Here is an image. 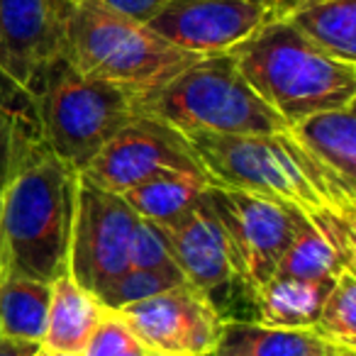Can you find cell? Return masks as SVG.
Wrapping results in <instances>:
<instances>
[{
  "label": "cell",
  "mask_w": 356,
  "mask_h": 356,
  "mask_svg": "<svg viewBox=\"0 0 356 356\" xmlns=\"http://www.w3.org/2000/svg\"><path fill=\"white\" fill-rule=\"evenodd\" d=\"M210 181L296 205L310 220L337 215L356 222V186L317 161L291 129L276 134L188 132Z\"/></svg>",
  "instance_id": "6da1fadb"
},
{
  "label": "cell",
  "mask_w": 356,
  "mask_h": 356,
  "mask_svg": "<svg viewBox=\"0 0 356 356\" xmlns=\"http://www.w3.org/2000/svg\"><path fill=\"white\" fill-rule=\"evenodd\" d=\"M81 173L40 134H25L0 191V229L10 268L42 283L69 273Z\"/></svg>",
  "instance_id": "7a4b0ae2"
},
{
  "label": "cell",
  "mask_w": 356,
  "mask_h": 356,
  "mask_svg": "<svg viewBox=\"0 0 356 356\" xmlns=\"http://www.w3.org/2000/svg\"><path fill=\"white\" fill-rule=\"evenodd\" d=\"M227 54L259 98L291 127L356 100V64L322 51L288 20L268 22Z\"/></svg>",
  "instance_id": "3957f363"
},
{
  "label": "cell",
  "mask_w": 356,
  "mask_h": 356,
  "mask_svg": "<svg viewBox=\"0 0 356 356\" xmlns=\"http://www.w3.org/2000/svg\"><path fill=\"white\" fill-rule=\"evenodd\" d=\"M61 54L86 79L132 90L137 103L200 59L98 0L74 3Z\"/></svg>",
  "instance_id": "277c9868"
},
{
  "label": "cell",
  "mask_w": 356,
  "mask_h": 356,
  "mask_svg": "<svg viewBox=\"0 0 356 356\" xmlns=\"http://www.w3.org/2000/svg\"><path fill=\"white\" fill-rule=\"evenodd\" d=\"M181 134H276L291 124L244 81L229 54L200 56L176 79L137 103Z\"/></svg>",
  "instance_id": "5b68a950"
},
{
  "label": "cell",
  "mask_w": 356,
  "mask_h": 356,
  "mask_svg": "<svg viewBox=\"0 0 356 356\" xmlns=\"http://www.w3.org/2000/svg\"><path fill=\"white\" fill-rule=\"evenodd\" d=\"M30 95L42 142L79 173L137 115L132 90L86 79L64 54L44 66Z\"/></svg>",
  "instance_id": "8992f818"
},
{
  "label": "cell",
  "mask_w": 356,
  "mask_h": 356,
  "mask_svg": "<svg viewBox=\"0 0 356 356\" xmlns=\"http://www.w3.org/2000/svg\"><path fill=\"white\" fill-rule=\"evenodd\" d=\"M213 213L227 229L242 283L257 296L276 273L286 249L310 218L296 205L266 195L210 184L205 188Z\"/></svg>",
  "instance_id": "52a82bcc"
},
{
  "label": "cell",
  "mask_w": 356,
  "mask_h": 356,
  "mask_svg": "<svg viewBox=\"0 0 356 356\" xmlns=\"http://www.w3.org/2000/svg\"><path fill=\"white\" fill-rule=\"evenodd\" d=\"M137 222L139 215L122 195L110 193L81 176L69 254V273L74 281L86 291L98 293L127 271Z\"/></svg>",
  "instance_id": "ba28073f"
},
{
  "label": "cell",
  "mask_w": 356,
  "mask_h": 356,
  "mask_svg": "<svg viewBox=\"0 0 356 356\" xmlns=\"http://www.w3.org/2000/svg\"><path fill=\"white\" fill-rule=\"evenodd\" d=\"M166 171L205 176L188 139L152 115L137 113L81 171L95 186L122 195L137 184ZM213 184V181H210Z\"/></svg>",
  "instance_id": "9c48e42d"
},
{
  "label": "cell",
  "mask_w": 356,
  "mask_h": 356,
  "mask_svg": "<svg viewBox=\"0 0 356 356\" xmlns=\"http://www.w3.org/2000/svg\"><path fill=\"white\" fill-rule=\"evenodd\" d=\"M276 20L281 0H168L147 27L188 54L213 56Z\"/></svg>",
  "instance_id": "30bf717a"
},
{
  "label": "cell",
  "mask_w": 356,
  "mask_h": 356,
  "mask_svg": "<svg viewBox=\"0 0 356 356\" xmlns=\"http://www.w3.org/2000/svg\"><path fill=\"white\" fill-rule=\"evenodd\" d=\"M120 317L149 351L166 356H210L222 327L215 302L188 283L122 307Z\"/></svg>",
  "instance_id": "8fae6325"
},
{
  "label": "cell",
  "mask_w": 356,
  "mask_h": 356,
  "mask_svg": "<svg viewBox=\"0 0 356 356\" xmlns=\"http://www.w3.org/2000/svg\"><path fill=\"white\" fill-rule=\"evenodd\" d=\"M76 0H0V74L32 93L37 79L61 54Z\"/></svg>",
  "instance_id": "7c38bea8"
},
{
  "label": "cell",
  "mask_w": 356,
  "mask_h": 356,
  "mask_svg": "<svg viewBox=\"0 0 356 356\" xmlns=\"http://www.w3.org/2000/svg\"><path fill=\"white\" fill-rule=\"evenodd\" d=\"M161 229L186 283L208 296L210 300L220 288H227L234 281L242 283L239 261L234 257L229 234L213 213L205 195L184 218H178L173 225Z\"/></svg>",
  "instance_id": "4fadbf2b"
},
{
  "label": "cell",
  "mask_w": 356,
  "mask_h": 356,
  "mask_svg": "<svg viewBox=\"0 0 356 356\" xmlns=\"http://www.w3.org/2000/svg\"><path fill=\"white\" fill-rule=\"evenodd\" d=\"M341 351L346 349L317 334L312 327L222 320L218 344L210 356H337Z\"/></svg>",
  "instance_id": "5bb4252c"
},
{
  "label": "cell",
  "mask_w": 356,
  "mask_h": 356,
  "mask_svg": "<svg viewBox=\"0 0 356 356\" xmlns=\"http://www.w3.org/2000/svg\"><path fill=\"white\" fill-rule=\"evenodd\" d=\"M103 312L105 307L95 300L93 293L79 286L71 273H64L51 283L49 317H47V332L42 346L47 351L83 354Z\"/></svg>",
  "instance_id": "9a60e30c"
},
{
  "label": "cell",
  "mask_w": 356,
  "mask_h": 356,
  "mask_svg": "<svg viewBox=\"0 0 356 356\" xmlns=\"http://www.w3.org/2000/svg\"><path fill=\"white\" fill-rule=\"evenodd\" d=\"M291 134L327 168L356 186V115L354 105L325 110L293 124Z\"/></svg>",
  "instance_id": "2e32d148"
},
{
  "label": "cell",
  "mask_w": 356,
  "mask_h": 356,
  "mask_svg": "<svg viewBox=\"0 0 356 356\" xmlns=\"http://www.w3.org/2000/svg\"><path fill=\"white\" fill-rule=\"evenodd\" d=\"M283 20L330 56L356 64V0H300Z\"/></svg>",
  "instance_id": "e0dca14e"
},
{
  "label": "cell",
  "mask_w": 356,
  "mask_h": 356,
  "mask_svg": "<svg viewBox=\"0 0 356 356\" xmlns=\"http://www.w3.org/2000/svg\"><path fill=\"white\" fill-rule=\"evenodd\" d=\"M208 186L210 178L205 176L166 171L124 191L122 198L142 220H149L159 227H168L203 198Z\"/></svg>",
  "instance_id": "ac0fdd59"
},
{
  "label": "cell",
  "mask_w": 356,
  "mask_h": 356,
  "mask_svg": "<svg viewBox=\"0 0 356 356\" xmlns=\"http://www.w3.org/2000/svg\"><path fill=\"white\" fill-rule=\"evenodd\" d=\"M334 286V278H300L273 276L261 291H257L259 320L271 327H312L320 317L322 302Z\"/></svg>",
  "instance_id": "d6986e66"
},
{
  "label": "cell",
  "mask_w": 356,
  "mask_h": 356,
  "mask_svg": "<svg viewBox=\"0 0 356 356\" xmlns=\"http://www.w3.org/2000/svg\"><path fill=\"white\" fill-rule=\"evenodd\" d=\"M51 286L8 266L0 283V334L22 341H44Z\"/></svg>",
  "instance_id": "ffe728a7"
},
{
  "label": "cell",
  "mask_w": 356,
  "mask_h": 356,
  "mask_svg": "<svg viewBox=\"0 0 356 356\" xmlns=\"http://www.w3.org/2000/svg\"><path fill=\"white\" fill-rule=\"evenodd\" d=\"M354 247L337 242L310 220L286 249L273 276L300 278V281L337 278L344 268L354 271Z\"/></svg>",
  "instance_id": "44dd1931"
},
{
  "label": "cell",
  "mask_w": 356,
  "mask_h": 356,
  "mask_svg": "<svg viewBox=\"0 0 356 356\" xmlns=\"http://www.w3.org/2000/svg\"><path fill=\"white\" fill-rule=\"evenodd\" d=\"M312 330L341 349H356V271L344 268L334 278Z\"/></svg>",
  "instance_id": "7402d4cb"
},
{
  "label": "cell",
  "mask_w": 356,
  "mask_h": 356,
  "mask_svg": "<svg viewBox=\"0 0 356 356\" xmlns=\"http://www.w3.org/2000/svg\"><path fill=\"white\" fill-rule=\"evenodd\" d=\"M184 283L186 278L176 276V273L149 271V268H127V271L120 273L115 281H110L108 286H103L93 296L105 310L120 312L122 307L142 302L147 298H154L159 293L168 291V288L184 286Z\"/></svg>",
  "instance_id": "603a6c76"
},
{
  "label": "cell",
  "mask_w": 356,
  "mask_h": 356,
  "mask_svg": "<svg viewBox=\"0 0 356 356\" xmlns=\"http://www.w3.org/2000/svg\"><path fill=\"white\" fill-rule=\"evenodd\" d=\"M83 356H152V351L134 337L120 312L105 310L86 344Z\"/></svg>",
  "instance_id": "cb8c5ba5"
},
{
  "label": "cell",
  "mask_w": 356,
  "mask_h": 356,
  "mask_svg": "<svg viewBox=\"0 0 356 356\" xmlns=\"http://www.w3.org/2000/svg\"><path fill=\"white\" fill-rule=\"evenodd\" d=\"M129 268H149V271L184 276V273L178 271L176 261H173L171 247H168L163 229L142 218H139L132 237V247H129Z\"/></svg>",
  "instance_id": "d4e9b609"
},
{
  "label": "cell",
  "mask_w": 356,
  "mask_h": 356,
  "mask_svg": "<svg viewBox=\"0 0 356 356\" xmlns=\"http://www.w3.org/2000/svg\"><path fill=\"white\" fill-rule=\"evenodd\" d=\"M25 134H40V132H30L20 115L13 113L8 105L0 103V191L6 186L13 159H15V149Z\"/></svg>",
  "instance_id": "484cf974"
},
{
  "label": "cell",
  "mask_w": 356,
  "mask_h": 356,
  "mask_svg": "<svg viewBox=\"0 0 356 356\" xmlns=\"http://www.w3.org/2000/svg\"><path fill=\"white\" fill-rule=\"evenodd\" d=\"M98 3L129 17V20L139 22V25H149L168 6V0H98Z\"/></svg>",
  "instance_id": "4316f807"
},
{
  "label": "cell",
  "mask_w": 356,
  "mask_h": 356,
  "mask_svg": "<svg viewBox=\"0 0 356 356\" xmlns=\"http://www.w3.org/2000/svg\"><path fill=\"white\" fill-rule=\"evenodd\" d=\"M40 351L42 344L37 341H22L0 334V356H40Z\"/></svg>",
  "instance_id": "83f0119b"
},
{
  "label": "cell",
  "mask_w": 356,
  "mask_h": 356,
  "mask_svg": "<svg viewBox=\"0 0 356 356\" xmlns=\"http://www.w3.org/2000/svg\"><path fill=\"white\" fill-rule=\"evenodd\" d=\"M8 266H10V261H8V252H6V239H3V229H0V283H3V276H6Z\"/></svg>",
  "instance_id": "f1b7e54d"
},
{
  "label": "cell",
  "mask_w": 356,
  "mask_h": 356,
  "mask_svg": "<svg viewBox=\"0 0 356 356\" xmlns=\"http://www.w3.org/2000/svg\"><path fill=\"white\" fill-rule=\"evenodd\" d=\"M49 356H83V354H74V351H49Z\"/></svg>",
  "instance_id": "f546056e"
},
{
  "label": "cell",
  "mask_w": 356,
  "mask_h": 356,
  "mask_svg": "<svg viewBox=\"0 0 356 356\" xmlns=\"http://www.w3.org/2000/svg\"><path fill=\"white\" fill-rule=\"evenodd\" d=\"M337 356H356V351L354 349H346V351H341V354H337Z\"/></svg>",
  "instance_id": "4dcf8cb0"
},
{
  "label": "cell",
  "mask_w": 356,
  "mask_h": 356,
  "mask_svg": "<svg viewBox=\"0 0 356 356\" xmlns=\"http://www.w3.org/2000/svg\"><path fill=\"white\" fill-rule=\"evenodd\" d=\"M40 356H49V351L44 349V346H42V351H40Z\"/></svg>",
  "instance_id": "1f68e13d"
},
{
  "label": "cell",
  "mask_w": 356,
  "mask_h": 356,
  "mask_svg": "<svg viewBox=\"0 0 356 356\" xmlns=\"http://www.w3.org/2000/svg\"><path fill=\"white\" fill-rule=\"evenodd\" d=\"M152 356H166V354H156V351H152Z\"/></svg>",
  "instance_id": "d6a6232c"
}]
</instances>
